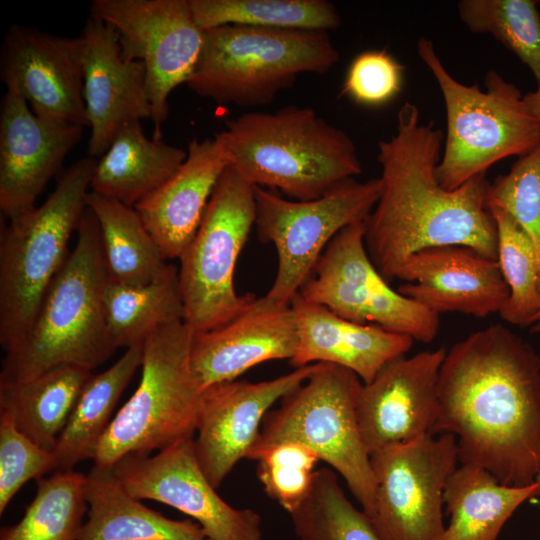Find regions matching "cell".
I'll use <instances>...</instances> for the list:
<instances>
[{
  "label": "cell",
  "mask_w": 540,
  "mask_h": 540,
  "mask_svg": "<svg viewBox=\"0 0 540 540\" xmlns=\"http://www.w3.org/2000/svg\"><path fill=\"white\" fill-rule=\"evenodd\" d=\"M298 327V348L289 361L296 368L329 363L354 372L363 384L371 382L391 361L405 356L414 340L377 325L344 319L297 293L290 303Z\"/></svg>",
  "instance_id": "603a6c76"
},
{
  "label": "cell",
  "mask_w": 540,
  "mask_h": 540,
  "mask_svg": "<svg viewBox=\"0 0 540 540\" xmlns=\"http://www.w3.org/2000/svg\"><path fill=\"white\" fill-rule=\"evenodd\" d=\"M255 189L228 165L179 258L183 322L193 334L225 324L255 297L238 295L234 287L237 260L256 220Z\"/></svg>",
  "instance_id": "30bf717a"
},
{
  "label": "cell",
  "mask_w": 540,
  "mask_h": 540,
  "mask_svg": "<svg viewBox=\"0 0 540 540\" xmlns=\"http://www.w3.org/2000/svg\"><path fill=\"white\" fill-rule=\"evenodd\" d=\"M86 203L99 224L109 280L136 286L162 273L167 259L134 207L91 190Z\"/></svg>",
  "instance_id": "4dcf8cb0"
},
{
  "label": "cell",
  "mask_w": 540,
  "mask_h": 540,
  "mask_svg": "<svg viewBox=\"0 0 540 540\" xmlns=\"http://www.w3.org/2000/svg\"><path fill=\"white\" fill-rule=\"evenodd\" d=\"M432 435L455 436L459 462L499 483L540 480V356L502 324L468 335L446 351Z\"/></svg>",
  "instance_id": "6da1fadb"
},
{
  "label": "cell",
  "mask_w": 540,
  "mask_h": 540,
  "mask_svg": "<svg viewBox=\"0 0 540 540\" xmlns=\"http://www.w3.org/2000/svg\"><path fill=\"white\" fill-rule=\"evenodd\" d=\"M92 375L79 366L60 365L27 380L0 383V412L9 414L38 446L53 452Z\"/></svg>",
  "instance_id": "83f0119b"
},
{
  "label": "cell",
  "mask_w": 540,
  "mask_h": 540,
  "mask_svg": "<svg viewBox=\"0 0 540 540\" xmlns=\"http://www.w3.org/2000/svg\"><path fill=\"white\" fill-rule=\"evenodd\" d=\"M227 167L228 161L215 137L193 139L177 171L134 206L167 260L179 259L194 238Z\"/></svg>",
  "instance_id": "cb8c5ba5"
},
{
  "label": "cell",
  "mask_w": 540,
  "mask_h": 540,
  "mask_svg": "<svg viewBox=\"0 0 540 540\" xmlns=\"http://www.w3.org/2000/svg\"><path fill=\"white\" fill-rule=\"evenodd\" d=\"M537 498H538V508H539V513H540V493H539V495H538Z\"/></svg>",
  "instance_id": "7bdbcfd3"
},
{
  "label": "cell",
  "mask_w": 540,
  "mask_h": 540,
  "mask_svg": "<svg viewBox=\"0 0 540 540\" xmlns=\"http://www.w3.org/2000/svg\"><path fill=\"white\" fill-rule=\"evenodd\" d=\"M315 366L299 367L271 380H234L204 390L194 450L214 488L241 459L247 458L269 408L301 386Z\"/></svg>",
  "instance_id": "ac0fdd59"
},
{
  "label": "cell",
  "mask_w": 540,
  "mask_h": 540,
  "mask_svg": "<svg viewBox=\"0 0 540 540\" xmlns=\"http://www.w3.org/2000/svg\"><path fill=\"white\" fill-rule=\"evenodd\" d=\"M143 351L144 343L127 348L112 366L87 381L53 450L56 471L93 460L121 394L142 365Z\"/></svg>",
  "instance_id": "f1b7e54d"
},
{
  "label": "cell",
  "mask_w": 540,
  "mask_h": 540,
  "mask_svg": "<svg viewBox=\"0 0 540 540\" xmlns=\"http://www.w3.org/2000/svg\"><path fill=\"white\" fill-rule=\"evenodd\" d=\"M215 138L245 180L297 201L320 198L362 172L351 137L310 107L246 112Z\"/></svg>",
  "instance_id": "3957f363"
},
{
  "label": "cell",
  "mask_w": 540,
  "mask_h": 540,
  "mask_svg": "<svg viewBox=\"0 0 540 540\" xmlns=\"http://www.w3.org/2000/svg\"><path fill=\"white\" fill-rule=\"evenodd\" d=\"M49 471H56L53 452L38 446L9 414L0 412V514L27 481Z\"/></svg>",
  "instance_id": "f35d334b"
},
{
  "label": "cell",
  "mask_w": 540,
  "mask_h": 540,
  "mask_svg": "<svg viewBox=\"0 0 540 540\" xmlns=\"http://www.w3.org/2000/svg\"><path fill=\"white\" fill-rule=\"evenodd\" d=\"M103 308L117 349L143 344L159 328L184 320L178 269L168 263L152 281L136 286L118 284L108 278Z\"/></svg>",
  "instance_id": "f546056e"
},
{
  "label": "cell",
  "mask_w": 540,
  "mask_h": 540,
  "mask_svg": "<svg viewBox=\"0 0 540 540\" xmlns=\"http://www.w3.org/2000/svg\"><path fill=\"white\" fill-rule=\"evenodd\" d=\"M534 0H461L458 14L473 33L492 35L532 72L540 88V15Z\"/></svg>",
  "instance_id": "e575fe53"
},
{
  "label": "cell",
  "mask_w": 540,
  "mask_h": 540,
  "mask_svg": "<svg viewBox=\"0 0 540 540\" xmlns=\"http://www.w3.org/2000/svg\"><path fill=\"white\" fill-rule=\"evenodd\" d=\"M497 229V262L509 288L500 317L516 326H531L540 312L539 267L531 240L499 208L489 209Z\"/></svg>",
  "instance_id": "d590c367"
},
{
  "label": "cell",
  "mask_w": 540,
  "mask_h": 540,
  "mask_svg": "<svg viewBox=\"0 0 540 540\" xmlns=\"http://www.w3.org/2000/svg\"><path fill=\"white\" fill-rule=\"evenodd\" d=\"M362 385L347 368L316 363L310 377L285 396L278 409L266 414L247 458L280 443L301 444L343 477L369 518L377 487L357 423Z\"/></svg>",
  "instance_id": "9c48e42d"
},
{
  "label": "cell",
  "mask_w": 540,
  "mask_h": 540,
  "mask_svg": "<svg viewBox=\"0 0 540 540\" xmlns=\"http://www.w3.org/2000/svg\"><path fill=\"white\" fill-rule=\"evenodd\" d=\"M339 58L326 31L224 25L204 30L186 85L218 103L259 106L291 87L299 74H324Z\"/></svg>",
  "instance_id": "8992f818"
},
{
  "label": "cell",
  "mask_w": 540,
  "mask_h": 540,
  "mask_svg": "<svg viewBox=\"0 0 540 540\" xmlns=\"http://www.w3.org/2000/svg\"><path fill=\"white\" fill-rule=\"evenodd\" d=\"M396 279L405 281L399 293L439 315L486 318L499 313L509 298L497 260L463 246L420 250L401 265Z\"/></svg>",
  "instance_id": "7402d4cb"
},
{
  "label": "cell",
  "mask_w": 540,
  "mask_h": 540,
  "mask_svg": "<svg viewBox=\"0 0 540 540\" xmlns=\"http://www.w3.org/2000/svg\"><path fill=\"white\" fill-rule=\"evenodd\" d=\"M97 160L79 159L60 176L43 204L1 229L0 344L5 353L25 337L87 207Z\"/></svg>",
  "instance_id": "5b68a950"
},
{
  "label": "cell",
  "mask_w": 540,
  "mask_h": 540,
  "mask_svg": "<svg viewBox=\"0 0 540 540\" xmlns=\"http://www.w3.org/2000/svg\"><path fill=\"white\" fill-rule=\"evenodd\" d=\"M364 234V222L342 229L320 256L299 295L349 321L432 342L440 328L439 314L391 288L371 261Z\"/></svg>",
  "instance_id": "7c38bea8"
},
{
  "label": "cell",
  "mask_w": 540,
  "mask_h": 540,
  "mask_svg": "<svg viewBox=\"0 0 540 540\" xmlns=\"http://www.w3.org/2000/svg\"><path fill=\"white\" fill-rule=\"evenodd\" d=\"M90 12L115 30L124 59L143 63L153 139H162L169 95L188 82L203 45L190 0H93Z\"/></svg>",
  "instance_id": "5bb4252c"
},
{
  "label": "cell",
  "mask_w": 540,
  "mask_h": 540,
  "mask_svg": "<svg viewBox=\"0 0 540 540\" xmlns=\"http://www.w3.org/2000/svg\"><path fill=\"white\" fill-rule=\"evenodd\" d=\"M85 481L86 475L73 469L38 479L23 517L3 527L0 540H77L88 512Z\"/></svg>",
  "instance_id": "d6a6232c"
},
{
  "label": "cell",
  "mask_w": 540,
  "mask_h": 540,
  "mask_svg": "<svg viewBox=\"0 0 540 540\" xmlns=\"http://www.w3.org/2000/svg\"><path fill=\"white\" fill-rule=\"evenodd\" d=\"M486 207L508 213L531 240L538 260L540 287V144L519 157L508 173L490 183Z\"/></svg>",
  "instance_id": "8d00e7d4"
},
{
  "label": "cell",
  "mask_w": 540,
  "mask_h": 540,
  "mask_svg": "<svg viewBox=\"0 0 540 540\" xmlns=\"http://www.w3.org/2000/svg\"><path fill=\"white\" fill-rule=\"evenodd\" d=\"M187 151L162 139H149L141 121L125 124L97 161L91 191L134 207L165 183Z\"/></svg>",
  "instance_id": "484cf974"
},
{
  "label": "cell",
  "mask_w": 540,
  "mask_h": 540,
  "mask_svg": "<svg viewBox=\"0 0 540 540\" xmlns=\"http://www.w3.org/2000/svg\"><path fill=\"white\" fill-rule=\"evenodd\" d=\"M108 272L98 221L87 206L77 241L50 284L23 340L5 353L0 383L35 377L60 365L90 371L117 349L103 308Z\"/></svg>",
  "instance_id": "277c9868"
},
{
  "label": "cell",
  "mask_w": 540,
  "mask_h": 540,
  "mask_svg": "<svg viewBox=\"0 0 540 540\" xmlns=\"http://www.w3.org/2000/svg\"><path fill=\"white\" fill-rule=\"evenodd\" d=\"M405 66L387 50H366L350 63L341 95L358 105L381 107L402 90Z\"/></svg>",
  "instance_id": "ab89813d"
},
{
  "label": "cell",
  "mask_w": 540,
  "mask_h": 540,
  "mask_svg": "<svg viewBox=\"0 0 540 540\" xmlns=\"http://www.w3.org/2000/svg\"><path fill=\"white\" fill-rule=\"evenodd\" d=\"M89 156H102L125 124L152 117L145 67L123 58L118 35L90 17L79 35Z\"/></svg>",
  "instance_id": "44dd1931"
},
{
  "label": "cell",
  "mask_w": 540,
  "mask_h": 540,
  "mask_svg": "<svg viewBox=\"0 0 540 540\" xmlns=\"http://www.w3.org/2000/svg\"><path fill=\"white\" fill-rule=\"evenodd\" d=\"M87 519L77 540H207L192 520L170 519L143 505L112 467L93 465L86 475Z\"/></svg>",
  "instance_id": "d4e9b609"
},
{
  "label": "cell",
  "mask_w": 540,
  "mask_h": 540,
  "mask_svg": "<svg viewBox=\"0 0 540 540\" xmlns=\"http://www.w3.org/2000/svg\"><path fill=\"white\" fill-rule=\"evenodd\" d=\"M192 337L178 321L145 340L139 385L112 418L94 465L113 467L125 456L149 455L193 437L204 390L191 369Z\"/></svg>",
  "instance_id": "ba28073f"
},
{
  "label": "cell",
  "mask_w": 540,
  "mask_h": 540,
  "mask_svg": "<svg viewBox=\"0 0 540 540\" xmlns=\"http://www.w3.org/2000/svg\"><path fill=\"white\" fill-rule=\"evenodd\" d=\"M376 480L368 518L381 540H442L444 489L459 462L454 435L427 434L370 454Z\"/></svg>",
  "instance_id": "4fadbf2b"
},
{
  "label": "cell",
  "mask_w": 540,
  "mask_h": 540,
  "mask_svg": "<svg viewBox=\"0 0 540 540\" xmlns=\"http://www.w3.org/2000/svg\"><path fill=\"white\" fill-rule=\"evenodd\" d=\"M123 487L139 500H154L188 515L207 540H262V520L252 509L229 505L205 476L186 438L156 455H128L113 467Z\"/></svg>",
  "instance_id": "9a60e30c"
},
{
  "label": "cell",
  "mask_w": 540,
  "mask_h": 540,
  "mask_svg": "<svg viewBox=\"0 0 540 540\" xmlns=\"http://www.w3.org/2000/svg\"><path fill=\"white\" fill-rule=\"evenodd\" d=\"M417 53L444 99L446 138L436 167L439 184L454 190L510 156H524L540 144V125L520 90L495 70L477 84L458 82L446 70L431 40L420 37Z\"/></svg>",
  "instance_id": "52a82bcc"
},
{
  "label": "cell",
  "mask_w": 540,
  "mask_h": 540,
  "mask_svg": "<svg viewBox=\"0 0 540 540\" xmlns=\"http://www.w3.org/2000/svg\"><path fill=\"white\" fill-rule=\"evenodd\" d=\"M379 195V178H352L309 201L290 200L256 186L258 236L274 245L278 257L275 279L264 296L290 304L331 240L345 227L365 222Z\"/></svg>",
  "instance_id": "8fae6325"
},
{
  "label": "cell",
  "mask_w": 540,
  "mask_h": 540,
  "mask_svg": "<svg viewBox=\"0 0 540 540\" xmlns=\"http://www.w3.org/2000/svg\"><path fill=\"white\" fill-rule=\"evenodd\" d=\"M444 140L433 122L421 123L405 102L396 133L378 142L380 195L364 222L368 255L388 282L412 254L431 247L463 246L497 260V229L486 207L490 182L476 175L454 190L436 176Z\"/></svg>",
  "instance_id": "7a4b0ae2"
},
{
  "label": "cell",
  "mask_w": 540,
  "mask_h": 540,
  "mask_svg": "<svg viewBox=\"0 0 540 540\" xmlns=\"http://www.w3.org/2000/svg\"><path fill=\"white\" fill-rule=\"evenodd\" d=\"M83 127L41 117L6 90L0 107V210L8 220L33 209L81 138Z\"/></svg>",
  "instance_id": "d6986e66"
},
{
  "label": "cell",
  "mask_w": 540,
  "mask_h": 540,
  "mask_svg": "<svg viewBox=\"0 0 540 540\" xmlns=\"http://www.w3.org/2000/svg\"><path fill=\"white\" fill-rule=\"evenodd\" d=\"M298 327L290 304L254 297L234 318L207 332L193 334L190 364L205 390L236 380L250 368L295 356Z\"/></svg>",
  "instance_id": "ffe728a7"
},
{
  "label": "cell",
  "mask_w": 540,
  "mask_h": 540,
  "mask_svg": "<svg viewBox=\"0 0 540 540\" xmlns=\"http://www.w3.org/2000/svg\"><path fill=\"white\" fill-rule=\"evenodd\" d=\"M198 26L224 25L326 31L336 29L340 15L327 0H190Z\"/></svg>",
  "instance_id": "1f68e13d"
},
{
  "label": "cell",
  "mask_w": 540,
  "mask_h": 540,
  "mask_svg": "<svg viewBox=\"0 0 540 540\" xmlns=\"http://www.w3.org/2000/svg\"><path fill=\"white\" fill-rule=\"evenodd\" d=\"M446 351L440 347L399 357L362 385L356 416L369 455L387 445L431 434L438 415V379Z\"/></svg>",
  "instance_id": "e0dca14e"
},
{
  "label": "cell",
  "mask_w": 540,
  "mask_h": 540,
  "mask_svg": "<svg viewBox=\"0 0 540 540\" xmlns=\"http://www.w3.org/2000/svg\"><path fill=\"white\" fill-rule=\"evenodd\" d=\"M531 331L533 333H540V312L536 315L531 325Z\"/></svg>",
  "instance_id": "b9f144b4"
},
{
  "label": "cell",
  "mask_w": 540,
  "mask_h": 540,
  "mask_svg": "<svg viewBox=\"0 0 540 540\" xmlns=\"http://www.w3.org/2000/svg\"><path fill=\"white\" fill-rule=\"evenodd\" d=\"M289 515L298 540H381L331 469L314 472L308 495Z\"/></svg>",
  "instance_id": "836d02e7"
},
{
  "label": "cell",
  "mask_w": 540,
  "mask_h": 540,
  "mask_svg": "<svg viewBox=\"0 0 540 540\" xmlns=\"http://www.w3.org/2000/svg\"><path fill=\"white\" fill-rule=\"evenodd\" d=\"M252 459L258 461L257 474L266 494L288 513L308 495L320 460L315 452L294 442L271 446Z\"/></svg>",
  "instance_id": "74e56055"
},
{
  "label": "cell",
  "mask_w": 540,
  "mask_h": 540,
  "mask_svg": "<svg viewBox=\"0 0 540 540\" xmlns=\"http://www.w3.org/2000/svg\"><path fill=\"white\" fill-rule=\"evenodd\" d=\"M523 99L528 110L540 125V88L537 87L534 91L526 93Z\"/></svg>",
  "instance_id": "60d3db41"
},
{
  "label": "cell",
  "mask_w": 540,
  "mask_h": 540,
  "mask_svg": "<svg viewBox=\"0 0 540 540\" xmlns=\"http://www.w3.org/2000/svg\"><path fill=\"white\" fill-rule=\"evenodd\" d=\"M0 74L6 90L23 97L35 114L88 126L79 36L12 25L2 43Z\"/></svg>",
  "instance_id": "2e32d148"
},
{
  "label": "cell",
  "mask_w": 540,
  "mask_h": 540,
  "mask_svg": "<svg viewBox=\"0 0 540 540\" xmlns=\"http://www.w3.org/2000/svg\"><path fill=\"white\" fill-rule=\"evenodd\" d=\"M539 493L540 480L525 487L507 486L480 466L461 464L444 489L450 521L442 540H497L513 513Z\"/></svg>",
  "instance_id": "4316f807"
}]
</instances>
